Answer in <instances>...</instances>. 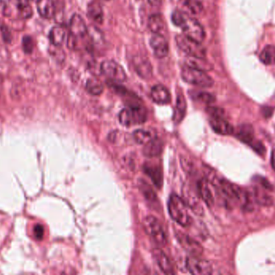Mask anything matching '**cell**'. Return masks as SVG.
Listing matches in <instances>:
<instances>
[{"label":"cell","instance_id":"74e56055","mask_svg":"<svg viewBox=\"0 0 275 275\" xmlns=\"http://www.w3.org/2000/svg\"><path fill=\"white\" fill-rule=\"evenodd\" d=\"M207 111L212 116H223L224 115L222 109L218 108V107H211L208 108Z\"/></svg>","mask_w":275,"mask_h":275},{"label":"cell","instance_id":"d4e9b609","mask_svg":"<svg viewBox=\"0 0 275 275\" xmlns=\"http://www.w3.org/2000/svg\"><path fill=\"white\" fill-rule=\"evenodd\" d=\"M237 137L239 140L250 145L254 141V129L250 125H242L237 130Z\"/></svg>","mask_w":275,"mask_h":275},{"label":"cell","instance_id":"5b68a950","mask_svg":"<svg viewBox=\"0 0 275 275\" xmlns=\"http://www.w3.org/2000/svg\"><path fill=\"white\" fill-rule=\"evenodd\" d=\"M175 42L178 47L190 57L205 58L206 50L200 42L191 39L185 34L175 36Z\"/></svg>","mask_w":275,"mask_h":275},{"label":"cell","instance_id":"9a60e30c","mask_svg":"<svg viewBox=\"0 0 275 275\" xmlns=\"http://www.w3.org/2000/svg\"><path fill=\"white\" fill-rule=\"evenodd\" d=\"M144 172L152 178L154 184L159 188H161L163 182L161 167L153 163H146L144 166Z\"/></svg>","mask_w":275,"mask_h":275},{"label":"cell","instance_id":"e0dca14e","mask_svg":"<svg viewBox=\"0 0 275 275\" xmlns=\"http://www.w3.org/2000/svg\"><path fill=\"white\" fill-rule=\"evenodd\" d=\"M198 191L201 199L208 207L214 204V195L212 193L210 183L205 178H203L198 182Z\"/></svg>","mask_w":275,"mask_h":275},{"label":"cell","instance_id":"6da1fadb","mask_svg":"<svg viewBox=\"0 0 275 275\" xmlns=\"http://www.w3.org/2000/svg\"><path fill=\"white\" fill-rule=\"evenodd\" d=\"M173 24L183 30L185 36L202 43L205 40V31L201 23L189 15L180 11H175L171 15Z\"/></svg>","mask_w":275,"mask_h":275},{"label":"cell","instance_id":"7a4b0ae2","mask_svg":"<svg viewBox=\"0 0 275 275\" xmlns=\"http://www.w3.org/2000/svg\"><path fill=\"white\" fill-rule=\"evenodd\" d=\"M168 211L171 219L182 227L187 228L192 224L193 219L189 214L187 204L179 195L171 194L168 202Z\"/></svg>","mask_w":275,"mask_h":275},{"label":"cell","instance_id":"1f68e13d","mask_svg":"<svg viewBox=\"0 0 275 275\" xmlns=\"http://www.w3.org/2000/svg\"><path fill=\"white\" fill-rule=\"evenodd\" d=\"M191 95L193 99H197L198 101L202 102V103H212L215 101V97L212 94L205 92V91H193L191 92Z\"/></svg>","mask_w":275,"mask_h":275},{"label":"cell","instance_id":"ffe728a7","mask_svg":"<svg viewBox=\"0 0 275 275\" xmlns=\"http://www.w3.org/2000/svg\"><path fill=\"white\" fill-rule=\"evenodd\" d=\"M37 11L43 18H53L55 15V4L53 0H37Z\"/></svg>","mask_w":275,"mask_h":275},{"label":"cell","instance_id":"d590c367","mask_svg":"<svg viewBox=\"0 0 275 275\" xmlns=\"http://www.w3.org/2000/svg\"><path fill=\"white\" fill-rule=\"evenodd\" d=\"M11 2L13 3L18 10L20 11L26 7L29 6L30 0H11Z\"/></svg>","mask_w":275,"mask_h":275},{"label":"cell","instance_id":"7c38bea8","mask_svg":"<svg viewBox=\"0 0 275 275\" xmlns=\"http://www.w3.org/2000/svg\"><path fill=\"white\" fill-rule=\"evenodd\" d=\"M210 125L215 133L220 135H231L234 133L232 125L224 120L223 116H212Z\"/></svg>","mask_w":275,"mask_h":275},{"label":"cell","instance_id":"f1b7e54d","mask_svg":"<svg viewBox=\"0 0 275 275\" xmlns=\"http://www.w3.org/2000/svg\"><path fill=\"white\" fill-rule=\"evenodd\" d=\"M260 60L265 65H275V46H265L260 54Z\"/></svg>","mask_w":275,"mask_h":275},{"label":"cell","instance_id":"8992f818","mask_svg":"<svg viewBox=\"0 0 275 275\" xmlns=\"http://www.w3.org/2000/svg\"><path fill=\"white\" fill-rule=\"evenodd\" d=\"M144 228L158 245L165 246L167 242V235L161 223L155 216H149L145 218Z\"/></svg>","mask_w":275,"mask_h":275},{"label":"cell","instance_id":"603a6c76","mask_svg":"<svg viewBox=\"0 0 275 275\" xmlns=\"http://www.w3.org/2000/svg\"><path fill=\"white\" fill-rule=\"evenodd\" d=\"M66 37H67L66 30L61 26L53 27L50 31V40L53 46L61 47L66 40Z\"/></svg>","mask_w":275,"mask_h":275},{"label":"cell","instance_id":"836d02e7","mask_svg":"<svg viewBox=\"0 0 275 275\" xmlns=\"http://www.w3.org/2000/svg\"><path fill=\"white\" fill-rule=\"evenodd\" d=\"M255 198L257 202L261 205H269L271 204L270 197L264 194L263 192H260L259 190H256Z\"/></svg>","mask_w":275,"mask_h":275},{"label":"cell","instance_id":"9c48e42d","mask_svg":"<svg viewBox=\"0 0 275 275\" xmlns=\"http://www.w3.org/2000/svg\"><path fill=\"white\" fill-rule=\"evenodd\" d=\"M150 45L156 58H163L168 55L169 53L168 42L162 34H154L150 40Z\"/></svg>","mask_w":275,"mask_h":275},{"label":"cell","instance_id":"ac0fdd59","mask_svg":"<svg viewBox=\"0 0 275 275\" xmlns=\"http://www.w3.org/2000/svg\"><path fill=\"white\" fill-rule=\"evenodd\" d=\"M217 184H218L220 190H222L223 193L228 198L238 200H240L242 199V192L238 186L231 184L230 182L224 180V179L218 180Z\"/></svg>","mask_w":275,"mask_h":275},{"label":"cell","instance_id":"ab89813d","mask_svg":"<svg viewBox=\"0 0 275 275\" xmlns=\"http://www.w3.org/2000/svg\"><path fill=\"white\" fill-rule=\"evenodd\" d=\"M148 1L152 6L155 7V8L161 6L163 4V0H148Z\"/></svg>","mask_w":275,"mask_h":275},{"label":"cell","instance_id":"2e32d148","mask_svg":"<svg viewBox=\"0 0 275 275\" xmlns=\"http://www.w3.org/2000/svg\"><path fill=\"white\" fill-rule=\"evenodd\" d=\"M154 256L157 261L158 265L161 269L162 272L166 274H174V268L169 258L167 257L164 252L162 251L159 249H155L154 250Z\"/></svg>","mask_w":275,"mask_h":275},{"label":"cell","instance_id":"ba28073f","mask_svg":"<svg viewBox=\"0 0 275 275\" xmlns=\"http://www.w3.org/2000/svg\"><path fill=\"white\" fill-rule=\"evenodd\" d=\"M186 266L192 274L209 275L212 273V267L209 261L202 259L199 256H192L186 260Z\"/></svg>","mask_w":275,"mask_h":275},{"label":"cell","instance_id":"4316f807","mask_svg":"<svg viewBox=\"0 0 275 275\" xmlns=\"http://www.w3.org/2000/svg\"><path fill=\"white\" fill-rule=\"evenodd\" d=\"M185 63L187 66L195 68V69H201L203 71H208L212 69V65L209 62H207L205 58H195V57H190L185 61Z\"/></svg>","mask_w":275,"mask_h":275},{"label":"cell","instance_id":"44dd1931","mask_svg":"<svg viewBox=\"0 0 275 275\" xmlns=\"http://www.w3.org/2000/svg\"><path fill=\"white\" fill-rule=\"evenodd\" d=\"M187 111V102L183 94L179 93L177 95L176 105H175V112L173 116V121L175 123L179 124L185 118Z\"/></svg>","mask_w":275,"mask_h":275},{"label":"cell","instance_id":"cb8c5ba5","mask_svg":"<svg viewBox=\"0 0 275 275\" xmlns=\"http://www.w3.org/2000/svg\"><path fill=\"white\" fill-rule=\"evenodd\" d=\"M185 201L186 204L189 205V208L193 211L195 214L198 216H203L204 215V208L201 201L199 200L197 194H193L192 190H188L185 193Z\"/></svg>","mask_w":275,"mask_h":275},{"label":"cell","instance_id":"f546056e","mask_svg":"<svg viewBox=\"0 0 275 275\" xmlns=\"http://www.w3.org/2000/svg\"><path fill=\"white\" fill-rule=\"evenodd\" d=\"M180 2L193 15L201 14L204 8L201 0H180Z\"/></svg>","mask_w":275,"mask_h":275},{"label":"cell","instance_id":"8d00e7d4","mask_svg":"<svg viewBox=\"0 0 275 275\" xmlns=\"http://www.w3.org/2000/svg\"><path fill=\"white\" fill-rule=\"evenodd\" d=\"M19 14L22 19H28L32 15V10L31 7L28 6L19 11Z\"/></svg>","mask_w":275,"mask_h":275},{"label":"cell","instance_id":"4dcf8cb0","mask_svg":"<svg viewBox=\"0 0 275 275\" xmlns=\"http://www.w3.org/2000/svg\"><path fill=\"white\" fill-rule=\"evenodd\" d=\"M134 141L140 145H146L152 140V133L144 129H138L134 132L133 134Z\"/></svg>","mask_w":275,"mask_h":275},{"label":"cell","instance_id":"d6a6232c","mask_svg":"<svg viewBox=\"0 0 275 275\" xmlns=\"http://www.w3.org/2000/svg\"><path fill=\"white\" fill-rule=\"evenodd\" d=\"M140 188L147 200H149L151 202H153V201L156 200V194H155V192L152 190V187L147 182L141 181L140 182Z\"/></svg>","mask_w":275,"mask_h":275},{"label":"cell","instance_id":"f35d334b","mask_svg":"<svg viewBox=\"0 0 275 275\" xmlns=\"http://www.w3.org/2000/svg\"><path fill=\"white\" fill-rule=\"evenodd\" d=\"M34 233H35V238L37 239H42L43 235V228L41 225L35 226V228H34Z\"/></svg>","mask_w":275,"mask_h":275},{"label":"cell","instance_id":"30bf717a","mask_svg":"<svg viewBox=\"0 0 275 275\" xmlns=\"http://www.w3.org/2000/svg\"><path fill=\"white\" fill-rule=\"evenodd\" d=\"M69 30L70 35L77 38V40L85 37L88 32L85 20L78 14H75L72 16L69 24Z\"/></svg>","mask_w":275,"mask_h":275},{"label":"cell","instance_id":"4fadbf2b","mask_svg":"<svg viewBox=\"0 0 275 275\" xmlns=\"http://www.w3.org/2000/svg\"><path fill=\"white\" fill-rule=\"evenodd\" d=\"M134 66L136 72L144 80H148L152 76V66L148 58L136 57L134 59Z\"/></svg>","mask_w":275,"mask_h":275},{"label":"cell","instance_id":"7402d4cb","mask_svg":"<svg viewBox=\"0 0 275 275\" xmlns=\"http://www.w3.org/2000/svg\"><path fill=\"white\" fill-rule=\"evenodd\" d=\"M163 149V141L160 139L155 138L146 144L144 148V153L148 158H155L161 154Z\"/></svg>","mask_w":275,"mask_h":275},{"label":"cell","instance_id":"d6986e66","mask_svg":"<svg viewBox=\"0 0 275 275\" xmlns=\"http://www.w3.org/2000/svg\"><path fill=\"white\" fill-rule=\"evenodd\" d=\"M87 12H88V16L89 19L95 23L98 24H103V20H104V13H103V7L99 1L94 0L88 4Z\"/></svg>","mask_w":275,"mask_h":275},{"label":"cell","instance_id":"60d3db41","mask_svg":"<svg viewBox=\"0 0 275 275\" xmlns=\"http://www.w3.org/2000/svg\"><path fill=\"white\" fill-rule=\"evenodd\" d=\"M270 163H271L272 168L275 170V149H273V150L272 151Z\"/></svg>","mask_w":275,"mask_h":275},{"label":"cell","instance_id":"b9f144b4","mask_svg":"<svg viewBox=\"0 0 275 275\" xmlns=\"http://www.w3.org/2000/svg\"><path fill=\"white\" fill-rule=\"evenodd\" d=\"M0 1H1L3 4H6V5L11 2V0H0Z\"/></svg>","mask_w":275,"mask_h":275},{"label":"cell","instance_id":"e575fe53","mask_svg":"<svg viewBox=\"0 0 275 275\" xmlns=\"http://www.w3.org/2000/svg\"><path fill=\"white\" fill-rule=\"evenodd\" d=\"M22 46H23V49L26 54H31L33 50V41H32V37L29 36H24L23 42H22Z\"/></svg>","mask_w":275,"mask_h":275},{"label":"cell","instance_id":"3957f363","mask_svg":"<svg viewBox=\"0 0 275 275\" xmlns=\"http://www.w3.org/2000/svg\"><path fill=\"white\" fill-rule=\"evenodd\" d=\"M118 119L121 125L125 127L141 125L145 123L148 119V111L142 106H130L127 108L122 109L119 113Z\"/></svg>","mask_w":275,"mask_h":275},{"label":"cell","instance_id":"484cf974","mask_svg":"<svg viewBox=\"0 0 275 275\" xmlns=\"http://www.w3.org/2000/svg\"><path fill=\"white\" fill-rule=\"evenodd\" d=\"M148 28L154 34H161L165 28V21L163 16L155 14L151 16L148 20Z\"/></svg>","mask_w":275,"mask_h":275},{"label":"cell","instance_id":"83f0119b","mask_svg":"<svg viewBox=\"0 0 275 275\" xmlns=\"http://www.w3.org/2000/svg\"><path fill=\"white\" fill-rule=\"evenodd\" d=\"M85 88H86L88 93L95 95V96L100 95L104 91V86H103V83L95 77L88 78L87 80Z\"/></svg>","mask_w":275,"mask_h":275},{"label":"cell","instance_id":"277c9868","mask_svg":"<svg viewBox=\"0 0 275 275\" xmlns=\"http://www.w3.org/2000/svg\"><path fill=\"white\" fill-rule=\"evenodd\" d=\"M182 80L191 84L200 87H210L213 85V80L205 71L185 65L181 71Z\"/></svg>","mask_w":275,"mask_h":275},{"label":"cell","instance_id":"8fae6325","mask_svg":"<svg viewBox=\"0 0 275 275\" xmlns=\"http://www.w3.org/2000/svg\"><path fill=\"white\" fill-rule=\"evenodd\" d=\"M177 239L179 240L181 246H183L186 251L189 252L193 256L201 255L203 253L202 246L196 242L193 238H189V235L185 234L178 232L177 233Z\"/></svg>","mask_w":275,"mask_h":275},{"label":"cell","instance_id":"5bb4252c","mask_svg":"<svg viewBox=\"0 0 275 275\" xmlns=\"http://www.w3.org/2000/svg\"><path fill=\"white\" fill-rule=\"evenodd\" d=\"M151 97L158 104H167L171 102V95L167 88L163 85H155L151 91Z\"/></svg>","mask_w":275,"mask_h":275},{"label":"cell","instance_id":"52a82bcc","mask_svg":"<svg viewBox=\"0 0 275 275\" xmlns=\"http://www.w3.org/2000/svg\"><path fill=\"white\" fill-rule=\"evenodd\" d=\"M101 70L105 76L117 83H122L126 80L125 69L120 64L112 60H106L101 64Z\"/></svg>","mask_w":275,"mask_h":275}]
</instances>
